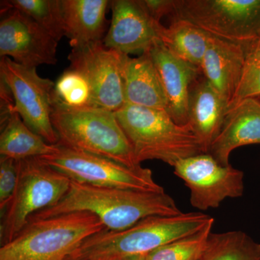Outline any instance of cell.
<instances>
[{
	"label": "cell",
	"mask_w": 260,
	"mask_h": 260,
	"mask_svg": "<svg viewBox=\"0 0 260 260\" xmlns=\"http://www.w3.org/2000/svg\"><path fill=\"white\" fill-rule=\"evenodd\" d=\"M121 74L126 104L167 112V96L150 50L137 58L124 54Z\"/></svg>",
	"instance_id": "obj_17"
},
{
	"label": "cell",
	"mask_w": 260,
	"mask_h": 260,
	"mask_svg": "<svg viewBox=\"0 0 260 260\" xmlns=\"http://www.w3.org/2000/svg\"><path fill=\"white\" fill-rule=\"evenodd\" d=\"M78 211L93 213L112 231L124 230L149 217L182 213L166 191L101 187L71 180L69 190L59 203L34 214L29 220Z\"/></svg>",
	"instance_id": "obj_1"
},
{
	"label": "cell",
	"mask_w": 260,
	"mask_h": 260,
	"mask_svg": "<svg viewBox=\"0 0 260 260\" xmlns=\"http://www.w3.org/2000/svg\"><path fill=\"white\" fill-rule=\"evenodd\" d=\"M0 75L14 101L13 111L48 143L57 144L59 138L51 119L55 83L42 78L37 68L19 64L9 57H1Z\"/></svg>",
	"instance_id": "obj_9"
},
{
	"label": "cell",
	"mask_w": 260,
	"mask_h": 260,
	"mask_svg": "<svg viewBox=\"0 0 260 260\" xmlns=\"http://www.w3.org/2000/svg\"><path fill=\"white\" fill-rule=\"evenodd\" d=\"M51 119L59 138L58 145L95 154L132 169L141 167L115 113L100 107L76 109L54 103Z\"/></svg>",
	"instance_id": "obj_4"
},
{
	"label": "cell",
	"mask_w": 260,
	"mask_h": 260,
	"mask_svg": "<svg viewBox=\"0 0 260 260\" xmlns=\"http://www.w3.org/2000/svg\"><path fill=\"white\" fill-rule=\"evenodd\" d=\"M13 107L14 104L1 109V156L20 160L52 153L56 145L49 144L32 132Z\"/></svg>",
	"instance_id": "obj_20"
},
{
	"label": "cell",
	"mask_w": 260,
	"mask_h": 260,
	"mask_svg": "<svg viewBox=\"0 0 260 260\" xmlns=\"http://www.w3.org/2000/svg\"><path fill=\"white\" fill-rule=\"evenodd\" d=\"M201 260H260V244L246 233H211Z\"/></svg>",
	"instance_id": "obj_22"
},
{
	"label": "cell",
	"mask_w": 260,
	"mask_h": 260,
	"mask_svg": "<svg viewBox=\"0 0 260 260\" xmlns=\"http://www.w3.org/2000/svg\"><path fill=\"white\" fill-rule=\"evenodd\" d=\"M213 224L214 220L200 232L150 251L146 254V260H201Z\"/></svg>",
	"instance_id": "obj_24"
},
{
	"label": "cell",
	"mask_w": 260,
	"mask_h": 260,
	"mask_svg": "<svg viewBox=\"0 0 260 260\" xmlns=\"http://www.w3.org/2000/svg\"><path fill=\"white\" fill-rule=\"evenodd\" d=\"M18 179L14 194L1 213V246L10 242L38 212L59 203L71 179L37 158L17 160Z\"/></svg>",
	"instance_id": "obj_7"
},
{
	"label": "cell",
	"mask_w": 260,
	"mask_h": 260,
	"mask_svg": "<svg viewBox=\"0 0 260 260\" xmlns=\"http://www.w3.org/2000/svg\"><path fill=\"white\" fill-rule=\"evenodd\" d=\"M0 21V56L29 68L56 64L58 42L28 15L14 8Z\"/></svg>",
	"instance_id": "obj_12"
},
{
	"label": "cell",
	"mask_w": 260,
	"mask_h": 260,
	"mask_svg": "<svg viewBox=\"0 0 260 260\" xmlns=\"http://www.w3.org/2000/svg\"><path fill=\"white\" fill-rule=\"evenodd\" d=\"M150 52L167 96V112L178 124L186 125L189 90L201 75V70L173 54L160 42Z\"/></svg>",
	"instance_id": "obj_14"
},
{
	"label": "cell",
	"mask_w": 260,
	"mask_h": 260,
	"mask_svg": "<svg viewBox=\"0 0 260 260\" xmlns=\"http://www.w3.org/2000/svg\"><path fill=\"white\" fill-rule=\"evenodd\" d=\"M260 144V99H244L229 108L223 126L208 153L223 166L231 165L236 149Z\"/></svg>",
	"instance_id": "obj_15"
},
{
	"label": "cell",
	"mask_w": 260,
	"mask_h": 260,
	"mask_svg": "<svg viewBox=\"0 0 260 260\" xmlns=\"http://www.w3.org/2000/svg\"><path fill=\"white\" fill-rule=\"evenodd\" d=\"M115 113L139 165L158 160L174 167L182 159L205 153L189 124H178L162 109L126 104Z\"/></svg>",
	"instance_id": "obj_3"
},
{
	"label": "cell",
	"mask_w": 260,
	"mask_h": 260,
	"mask_svg": "<svg viewBox=\"0 0 260 260\" xmlns=\"http://www.w3.org/2000/svg\"><path fill=\"white\" fill-rule=\"evenodd\" d=\"M214 218L202 212L153 216L121 231L106 229L89 237L66 260H119L148 254L204 229Z\"/></svg>",
	"instance_id": "obj_2"
},
{
	"label": "cell",
	"mask_w": 260,
	"mask_h": 260,
	"mask_svg": "<svg viewBox=\"0 0 260 260\" xmlns=\"http://www.w3.org/2000/svg\"><path fill=\"white\" fill-rule=\"evenodd\" d=\"M174 0H142L143 5L150 16L160 22L162 18L174 13Z\"/></svg>",
	"instance_id": "obj_28"
},
{
	"label": "cell",
	"mask_w": 260,
	"mask_h": 260,
	"mask_svg": "<svg viewBox=\"0 0 260 260\" xmlns=\"http://www.w3.org/2000/svg\"><path fill=\"white\" fill-rule=\"evenodd\" d=\"M18 179V161L7 157L0 158V210L6 209L14 194Z\"/></svg>",
	"instance_id": "obj_27"
},
{
	"label": "cell",
	"mask_w": 260,
	"mask_h": 260,
	"mask_svg": "<svg viewBox=\"0 0 260 260\" xmlns=\"http://www.w3.org/2000/svg\"><path fill=\"white\" fill-rule=\"evenodd\" d=\"M172 19L249 51L260 47V0H174Z\"/></svg>",
	"instance_id": "obj_6"
},
{
	"label": "cell",
	"mask_w": 260,
	"mask_h": 260,
	"mask_svg": "<svg viewBox=\"0 0 260 260\" xmlns=\"http://www.w3.org/2000/svg\"><path fill=\"white\" fill-rule=\"evenodd\" d=\"M56 145L52 153L37 158L71 180L101 187L165 191L154 180L150 169L142 167L132 169L95 154Z\"/></svg>",
	"instance_id": "obj_8"
},
{
	"label": "cell",
	"mask_w": 260,
	"mask_h": 260,
	"mask_svg": "<svg viewBox=\"0 0 260 260\" xmlns=\"http://www.w3.org/2000/svg\"><path fill=\"white\" fill-rule=\"evenodd\" d=\"M54 103L76 109L93 107L88 80L79 72L68 68L54 85Z\"/></svg>",
	"instance_id": "obj_25"
},
{
	"label": "cell",
	"mask_w": 260,
	"mask_h": 260,
	"mask_svg": "<svg viewBox=\"0 0 260 260\" xmlns=\"http://www.w3.org/2000/svg\"><path fill=\"white\" fill-rule=\"evenodd\" d=\"M107 0H61L66 37L73 49L102 42Z\"/></svg>",
	"instance_id": "obj_19"
},
{
	"label": "cell",
	"mask_w": 260,
	"mask_h": 260,
	"mask_svg": "<svg viewBox=\"0 0 260 260\" xmlns=\"http://www.w3.org/2000/svg\"><path fill=\"white\" fill-rule=\"evenodd\" d=\"M245 58V51L240 46L210 37L200 70L228 107L239 85Z\"/></svg>",
	"instance_id": "obj_18"
},
{
	"label": "cell",
	"mask_w": 260,
	"mask_h": 260,
	"mask_svg": "<svg viewBox=\"0 0 260 260\" xmlns=\"http://www.w3.org/2000/svg\"><path fill=\"white\" fill-rule=\"evenodd\" d=\"M112 21L104 44L109 49L129 55L145 52L160 42L164 25L154 20L142 0L111 2Z\"/></svg>",
	"instance_id": "obj_13"
},
{
	"label": "cell",
	"mask_w": 260,
	"mask_h": 260,
	"mask_svg": "<svg viewBox=\"0 0 260 260\" xmlns=\"http://www.w3.org/2000/svg\"><path fill=\"white\" fill-rule=\"evenodd\" d=\"M2 5L28 15L58 42L66 37L61 0H10Z\"/></svg>",
	"instance_id": "obj_23"
},
{
	"label": "cell",
	"mask_w": 260,
	"mask_h": 260,
	"mask_svg": "<svg viewBox=\"0 0 260 260\" xmlns=\"http://www.w3.org/2000/svg\"><path fill=\"white\" fill-rule=\"evenodd\" d=\"M210 37L190 22L174 18L164 26L160 42L177 57L200 68Z\"/></svg>",
	"instance_id": "obj_21"
},
{
	"label": "cell",
	"mask_w": 260,
	"mask_h": 260,
	"mask_svg": "<svg viewBox=\"0 0 260 260\" xmlns=\"http://www.w3.org/2000/svg\"><path fill=\"white\" fill-rule=\"evenodd\" d=\"M250 98L260 99V47L246 53L240 80L228 109Z\"/></svg>",
	"instance_id": "obj_26"
},
{
	"label": "cell",
	"mask_w": 260,
	"mask_h": 260,
	"mask_svg": "<svg viewBox=\"0 0 260 260\" xmlns=\"http://www.w3.org/2000/svg\"><path fill=\"white\" fill-rule=\"evenodd\" d=\"M174 169L190 190L191 205L200 211L218 208L228 198L244 194V172L232 165H221L209 153L182 159Z\"/></svg>",
	"instance_id": "obj_10"
},
{
	"label": "cell",
	"mask_w": 260,
	"mask_h": 260,
	"mask_svg": "<svg viewBox=\"0 0 260 260\" xmlns=\"http://www.w3.org/2000/svg\"><path fill=\"white\" fill-rule=\"evenodd\" d=\"M123 55L103 42L72 49L68 56L70 68L88 80L93 107L116 112L126 104L121 74Z\"/></svg>",
	"instance_id": "obj_11"
},
{
	"label": "cell",
	"mask_w": 260,
	"mask_h": 260,
	"mask_svg": "<svg viewBox=\"0 0 260 260\" xmlns=\"http://www.w3.org/2000/svg\"><path fill=\"white\" fill-rule=\"evenodd\" d=\"M228 104L201 74L189 90L187 124L208 153L223 126Z\"/></svg>",
	"instance_id": "obj_16"
},
{
	"label": "cell",
	"mask_w": 260,
	"mask_h": 260,
	"mask_svg": "<svg viewBox=\"0 0 260 260\" xmlns=\"http://www.w3.org/2000/svg\"><path fill=\"white\" fill-rule=\"evenodd\" d=\"M107 229L86 211L29 220L0 248V260H66L89 237Z\"/></svg>",
	"instance_id": "obj_5"
},
{
	"label": "cell",
	"mask_w": 260,
	"mask_h": 260,
	"mask_svg": "<svg viewBox=\"0 0 260 260\" xmlns=\"http://www.w3.org/2000/svg\"><path fill=\"white\" fill-rule=\"evenodd\" d=\"M119 260H146V254H138V255H133L126 256Z\"/></svg>",
	"instance_id": "obj_29"
}]
</instances>
